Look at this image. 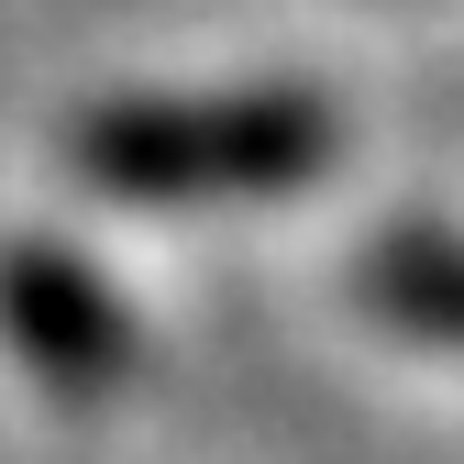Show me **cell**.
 I'll use <instances>...</instances> for the list:
<instances>
[{
  "label": "cell",
  "mask_w": 464,
  "mask_h": 464,
  "mask_svg": "<svg viewBox=\"0 0 464 464\" xmlns=\"http://www.w3.org/2000/svg\"><path fill=\"white\" fill-rule=\"evenodd\" d=\"M343 122L321 89H199V100H111L67 133V166L133 210H232L287 199L332 166Z\"/></svg>",
  "instance_id": "1"
},
{
  "label": "cell",
  "mask_w": 464,
  "mask_h": 464,
  "mask_svg": "<svg viewBox=\"0 0 464 464\" xmlns=\"http://www.w3.org/2000/svg\"><path fill=\"white\" fill-rule=\"evenodd\" d=\"M0 343L55 398H111L133 376V310L67 244H0Z\"/></svg>",
  "instance_id": "2"
},
{
  "label": "cell",
  "mask_w": 464,
  "mask_h": 464,
  "mask_svg": "<svg viewBox=\"0 0 464 464\" xmlns=\"http://www.w3.org/2000/svg\"><path fill=\"white\" fill-rule=\"evenodd\" d=\"M365 299L420 343H464V232H387L365 255Z\"/></svg>",
  "instance_id": "3"
}]
</instances>
